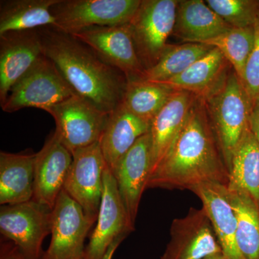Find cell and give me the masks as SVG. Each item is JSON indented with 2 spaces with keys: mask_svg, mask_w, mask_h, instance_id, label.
<instances>
[{
  "mask_svg": "<svg viewBox=\"0 0 259 259\" xmlns=\"http://www.w3.org/2000/svg\"><path fill=\"white\" fill-rule=\"evenodd\" d=\"M82 259H83V258H82Z\"/></svg>",
  "mask_w": 259,
  "mask_h": 259,
  "instance_id": "cell-35",
  "label": "cell"
},
{
  "mask_svg": "<svg viewBox=\"0 0 259 259\" xmlns=\"http://www.w3.org/2000/svg\"><path fill=\"white\" fill-rule=\"evenodd\" d=\"M36 153H0V204L10 205L33 198Z\"/></svg>",
  "mask_w": 259,
  "mask_h": 259,
  "instance_id": "cell-22",
  "label": "cell"
},
{
  "mask_svg": "<svg viewBox=\"0 0 259 259\" xmlns=\"http://www.w3.org/2000/svg\"><path fill=\"white\" fill-rule=\"evenodd\" d=\"M135 231L122 203L115 177L107 167L104 173L103 191L97 226L85 248L83 259H102L117 238Z\"/></svg>",
  "mask_w": 259,
  "mask_h": 259,
  "instance_id": "cell-13",
  "label": "cell"
},
{
  "mask_svg": "<svg viewBox=\"0 0 259 259\" xmlns=\"http://www.w3.org/2000/svg\"><path fill=\"white\" fill-rule=\"evenodd\" d=\"M97 218L62 190L51 212V241L41 259H82L84 241Z\"/></svg>",
  "mask_w": 259,
  "mask_h": 259,
  "instance_id": "cell-8",
  "label": "cell"
},
{
  "mask_svg": "<svg viewBox=\"0 0 259 259\" xmlns=\"http://www.w3.org/2000/svg\"><path fill=\"white\" fill-rule=\"evenodd\" d=\"M205 3L232 28L253 26L259 15L256 0H206Z\"/></svg>",
  "mask_w": 259,
  "mask_h": 259,
  "instance_id": "cell-29",
  "label": "cell"
},
{
  "mask_svg": "<svg viewBox=\"0 0 259 259\" xmlns=\"http://www.w3.org/2000/svg\"><path fill=\"white\" fill-rule=\"evenodd\" d=\"M73 161L64 190L81 205L89 216L97 218L103 191L107 165L100 143L72 153Z\"/></svg>",
  "mask_w": 259,
  "mask_h": 259,
  "instance_id": "cell-11",
  "label": "cell"
},
{
  "mask_svg": "<svg viewBox=\"0 0 259 259\" xmlns=\"http://www.w3.org/2000/svg\"><path fill=\"white\" fill-rule=\"evenodd\" d=\"M212 49L207 44L195 42L177 46L167 44L159 60L145 71L141 81L161 82L179 76Z\"/></svg>",
  "mask_w": 259,
  "mask_h": 259,
  "instance_id": "cell-26",
  "label": "cell"
},
{
  "mask_svg": "<svg viewBox=\"0 0 259 259\" xmlns=\"http://www.w3.org/2000/svg\"><path fill=\"white\" fill-rule=\"evenodd\" d=\"M0 259H30L16 245L12 243H3L0 249Z\"/></svg>",
  "mask_w": 259,
  "mask_h": 259,
  "instance_id": "cell-31",
  "label": "cell"
},
{
  "mask_svg": "<svg viewBox=\"0 0 259 259\" xmlns=\"http://www.w3.org/2000/svg\"><path fill=\"white\" fill-rule=\"evenodd\" d=\"M203 259H226L223 253H215V254L208 255Z\"/></svg>",
  "mask_w": 259,
  "mask_h": 259,
  "instance_id": "cell-34",
  "label": "cell"
},
{
  "mask_svg": "<svg viewBox=\"0 0 259 259\" xmlns=\"http://www.w3.org/2000/svg\"><path fill=\"white\" fill-rule=\"evenodd\" d=\"M228 178L205 104L197 97L171 151L149 177L147 188L191 191L209 182L227 186Z\"/></svg>",
  "mask_w": 259,
  "mask_h": 259,
  "instance_id": "cell-1",
  "label": "cell"
},
{
  "mask_svg": "<svg viewBox=\"0 0 259 259\" xmlns=\"http://www.w3.org/2000/svg\"><path fill=\"white\" fill-rule=\"evenodd\" d=\"M59 0H4L0 2V35L56 25L51 9Z\"/></svg>",
  "mask_w": 259,
  "mask_h": 259,
  "instance_id": "cell-24",
  "label": "cell"
},
{
  "mask_svg": "<svg viewBox=\"0 0 259 259\" xmlns=\"http://www.w3.org/2000/svg\"><path fill=\"white\" fill-rule=\"evenodd\" d=\"M75 95L77 94L44 54L13 87L1 107L8 113L26 107L45 111Z\"/></svg>",
  "mask_w": 259,
  "mask_h": 259,
  "instance_id": "cell-4",
  "label": "cell"
},
{
  "mask_svg": "<svg viewBox=\"0 0 259 259\" xmlns=\"http://www.w3.org/2000/svg\"><path fill=\"white\" fill-rule=\"evenodd\" d=\"M175 91L156 81H131L127 82L122 104L134 115L151 123Z\"/></svg>",
  "mask_w": 259,
  "mask_h": 259,
  "instance_id": "cell-25",
  "label": "cell"
},
{
  "mask_svg": "<svg viewBox=\"0 0 259 259\" xmlns=\"http://www.w3.org/2000/svg\"><path fill=\"white\" fill-rule=\"evenodd\" d=\"M71 35L121 71L127 82L143 79L146 70L136 52L129 24L94 26Z\"/></svg>",
  "mask_w": 259,
  "mask_h": 259,
  "instance_id": "cell-10",
  "label": "cell"
},
{
  "mask_svg": "<svg viewBox=\"0 0 259 259\" xmlns=\"http://www.w3.org/2000/svg\"><path fill=\"white\" fill-rule=\"evenodd\" d=\"M142 0H59L51 8L54 28L69 35L94 26L129 24Z\"/></svg>",
  "mask_w": 259,
  "mask_h": 259,
  "instance_id": "cell-5",
  "label": "cell"
},
{
  "mask_svg": "<svg viewBox=\"0 0 259 259\" xmlns=\"http://www.w3.org/2000/svg\"><path fill=\"white\" fill-rule=\"evenodd\" d=\"M44 55L38 30L9 32L0 35V103L10 90Z\"/></svg>",
  "mask_w": 259,
  "mask_h": 259,
  "instance_id": "cell-14",
  "label": "cell"
},
{
  "mask_svg": "<svg viewBox=\"0 0 259 259\" xmlns=\"http://www.w3.org/2000/svg\"><path fill=\"white\" fill-rule=\"evenodd\" d=\"M255 40L254 25L248 28H235L204 42L203 44L216 48L222 53L241 81L245 65Z\"/></svg>",
  "mask_w": 259,
  "mask_h": 259,
  "instance_id": "cell-28",
  "label": "cell"
},
{
  "mask_svg": "<svg viewBox=\"0 0 259 259\" xmlns=\"http://www.w3.org/2000/svg\"><path fill=\"white\" fill-rule=\"evenodd\" d=\"M202 100L229 171L235 151L249 127L253 106L233 69L223 83Z\"/></svg>",
  "mask_w": 259,
  "mask_h": 259,
  "instance_id": "cell-3",
  "label": "cell"
},
{
  "mask_svg": "<svg viewBox=\"0 0 259 259\" xmlns=\"http://www.w3.org/2000/svg\"><path fill=\"white\" fill-rule=\"evenodd\" d=\"M52 209L34 200L2 205L0 232L30 259H41L42 244L51 234Z\"/></svg>",
  "mask_w": 259,
  "mask_h": 259,
  "instance_id": "cell-9",
  "label": "cell"
},
{
  "mask_svg": "<svg viewBox=\"0 0 259 259\" xmlns=\"http://www.w3.org/2000/svg\"><path fill=\"white\" fill-rule=\"evenodd\" d=\"M227 187L248 197L259 212V144L250 126L232 158Z\"/></svg>",
  "mask_w": 259,
  "mask_h": 259,
  "instance_id": "cell-23",
  "label": "cell"
},
{
  "mask_svg": "<svg viewBox=\"0 0 259 259\" xmlns=\"http://www.w3.org/2000/svg\"><path fill=\"white\" fill-rule=\"evenodd\" d=\"M254 45L245 65L241 80L253 107L259 101V15L254 24Z\"/></svg>",
  "mask_w": 259,
  "mask_h": 259,
  "instance_id": "cell-30",
  "label": "cell"
},
{
  "mask_svg": "<svg viewBox=\"0 0 259 259\" xmlns=\"http://www.w3.org/2000/svg\"><path fill=\"white\" fill-rule=\"evenodd\" d=\"M72 161V153L55 135L51 136L36 153L32 200L53 209L64 190Z\"/></svg>",
  "mask_w": 259,
  "mask_h": 259,
  "instance_id": "cell-16",
  "label": "cell"
},
{
  "mask_svg": "<svg viewBox=\"0 0 259 259\" xmlns=\"http://www.w3.org/2000/svg\"><path fill=\"white\" fill-rule=\"evenodd\" d=\"M178 0H142L129 23L135 48L145 70L153 67L173 33Z\"/></svg>",
  "mask_w": 259,
  "mask_h": 259,
  "instance_id": "cell-6",
  "label": "cell"
},
{
  "mask_svg": "<svg viewBox=\"0 0 259 259\" xmlns=\"http://www.w3.org/2000/svg\"><path fill=\"white\" fill-rule=\"evenodd\" d=\"M250 128L259 144V101L253 107L250 116Z\"/></svg>",
  "mask_w": 259,
  "mask_h": 259,
  "instance_id": "cell-32",
  "label": "cell"
},
{
  "mask_svg": "<svg viewBox=\"0 0 259 259\" xmlns=\"http://www.w3.org/2000/svg\"><path fill=\"white\" fill-rule=\"evenodd\" d=\"M151 124L134 115L122 103L109 114L99 143L111 171L136 141L150 132Z\"/></svg>",
  "mask_w": 259,
  "mask_h": 259,
  "instance_id": "cell-19",
  "label": "cell"
},
{
  "mask_svg": "<svg viewBox=\"0 0 259 259\" xmlns=\"http://www.w3.org/2000/svg\"><path fill=\"white\" fill-rule=\"evenodd\" d=\"M191 191L202 201V208L212 223L226 258L244 259L237 244L236 212L230 200L227 186L209 182L197 186Z\"/></svg>",
  "mask_w": 259,
  "mask_h": 259,
  "instance_id": "cell-18",
  "label": "cell"
},
{
  "mask_svg": "<svg viewBox=\"0 0 259 259\" xmlns=\"http://www.w3.org/2000/svg\"><path fill=\"white\" fill-rule=\"evenodd\" d=\"M223 253L212 223L203 208H191L185 217L175 219L170 241L161 259H203Z\"/></svg>",
  "mask_w": 259,
  "mask_h": 259,
  "instance_id": "cell-12",
  "label": "cell"
},
{
  "mask_svg": "<svg viewBox=\"0 0 259 259\" xmlns=\"http://www.w3.org/2000/svg\"><path fill=\"white\" fill-rule=\"evenodd\" d=\"M237 219L236 241L244 259H259V212L246 196L228 191Z\"/></svg>",
  "mask_w": 259,
  "mask_h": 259,
  "instance_id": "cell-27",
  "label": "cell"
},
{
  "mask_svg": "<svg viewBox=\"0 0 259 259\" xmlns=\"http://www.w3.org/2000/svg\"><path fill=\"white\" fill-rule=\"evenodd\" d=\"M150 132L140 138L127 151L112 174L131 224L136 226L140 202L151 175Z\"/></svg>",
  "mask_w": 259,
  "mask_h": 259,
  "instance_id": "cell-15",
  "label": "cell"
},
{
  "mask_svg": "<svg viewBox=\"0 0 259 259\" xmlns=\"http://www.w3.org/2000/svg\"><path fill=\"white\" fill-rule=\"evenodd\" d=\"M126 236H122L120 237V238L116 239L113 243H112L111 245H110V248L107 249L106 253L104 255L103 258L102 259H112V257H113L114 253H115V250H117V248H118L119 245H120L121 242L123 241L125 239Z\"/></svg>",
  "mask_w": 259,
  "mask_h": 259,
  "instance_id": "cell-33",
  "label": "cell"
},
{
  "mask_svg": "<svg viewBox=\"0 0 259 259\" xmlns=\"http://www.w3.org/2000/svg\"><path fill=\"white\" fill-rule=\"evenodd\" d=\"M197 96L175 91L151 124V176L166 157L183 129Z\"/></svg>",
  "mask_w": 259,
  "mask_h": 259,
  "instance_id": "cell-17",
  "label": "cell"
},
{
  "mask_svg": "<svg viewBox=\"0 0 259 259\" xmlns=\"http://www.w3.org/2000/svg\"><path fill=\"white\" fill-rule=\"evenodd\" d=\"M231 65L216 48L191 65L183 73L161 83L176 91H186L199 98L212 93L226 79Z\"/></svg>",
  "mask_w": 259,
  "mask_h": 259,
  "instance_id": "cell-20",
  "label": "cell"
},
{
  "mask_svg": "<svg viewBox=\"0 0 259 259\" xmlns=\"http://www.w3.org/2000/svg\"><path fill=\"white\" fill-rule=\"evenodd\" d=\"M39 32L44 54L75 93L108 114L122 103L127 80L121 71L72 35L53 27Z\"/></svg>",
  "mask_w": 259,
  "mask_h": 259,
  "instance_id": "cell-2",
  "label": "cell"
},
{
  "mask_svg": "<svg viewBox=\"0 0 259 259\" xmlns=\"http://www.w3.org/2000/svg\"><path fill=\"white\" fill-rule=\"evenodd\" d=\"M45 111L55 120L56 139L71 153L99 142L109 116L79 95Z\"/></svg>",
  "mask_w": 259,
  "mask_h": 259,
  "instance_id": "cell-7",
  "label": "cell"
},
{
  "mask_svg": "<svg viewBox=\"0 0 259 259\" xmlns=\"http://www.w3.org/2000/svg\"><path fill=\"white\" fill-rule=\"evenodd\" d=\"M231 28L205 1H179L173 34L183 41L204 44Z\"/></svg>",
  "mask_w": 259,
  "mask_h": 259,
  "instance_id": "cell-21",
  "label": "cell"
}]
</instances>
